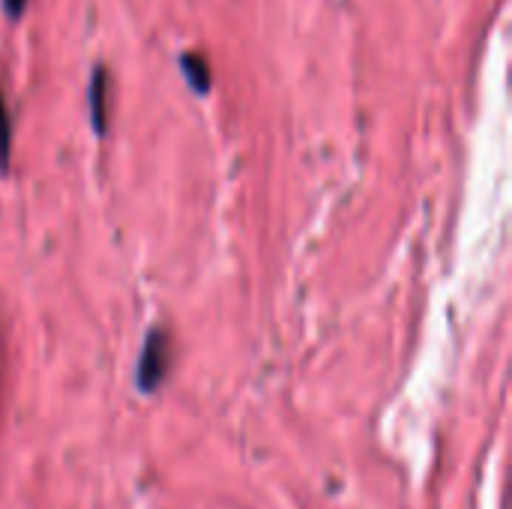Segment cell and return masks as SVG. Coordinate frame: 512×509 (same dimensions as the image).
I'll return each instance as SVG.
<instances>
[{"label":"cell","instance_id":"obj_5","mask_svg":"<svg viewBox=\"0 0 512 509\" xmlns=\"http://www.w3.org/2000/svg\"><path fill=\"white\" fill-rule=\"evenodd\" d=\"M0 3H3V12L9 18H18L24 12V6H27V0H0Z\"/></svg>","mask_w":512,"mask_h":509},{"label":"cell","instance_id":"obj_4","mask_svg":"<svg viewBox=\"0 0 512 509\" xmlns=\"http://www.w3.org/2000/svg\"><path fill=\"white\" fill-rule=\"evenodd\" d=\"M9 153H12V120H9V108L0 90V174L9 168Z\"/></svg>","mask_w":512,"mask_h":509},{"label":"cell","instance_id":"obj_1","mask_svg":"<svg viewBox=\"0 0 512 509\" xmlns=\"http://www.w3.org/2000/svg\"><path fill=\"white\" fill-rule=\"evenodd\" d=\"M174 363V342L165 330H150L144 339V348L138 354L135 363V387L141 393H156L162 387V381L168 378Z\"/></svg>","mask_w":512,"mask_h":509},{"label":"cell","instance_id":"obj_3","mask_svg":"<svg viewBox=\"0 0 512 509\" xmlns=\"http://www.w3.org/2000/svg\"><path fill=\"white\" fill-rule=\"evenodd\" d=\"M180 69L186 75V81L192 84L195 93H207L210 90V66L201 54H183L180 57Z\"/></svg>","mask_w":512,"mask_h":509},{"label":"cell","instance_id":"obj_2","mask_svg":"<svg viewBox=\"0 0 512 509\" xmlns=\"http://www.w3.org/2000/svg\"><path fill=\"white\" fill-rule=\"evenodd\" d=\"M108 84H111L108 69L96 66L90 87H87V108H90V123H93L96 135H102L108 129Z\"/></svg>","mask_w":512,"mask_h":509}]
</instances>
